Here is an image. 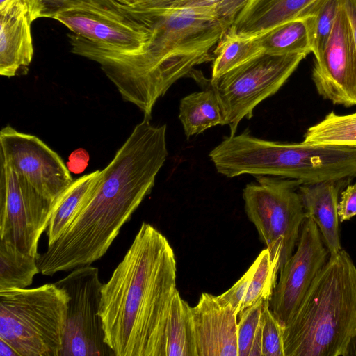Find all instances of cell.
Returning a JSON list of instances; mask_svg holds the SVG:
<instances>
[{
	"label": "cell",
	"mask_w": 356,
	"mask_h": 356,
	"mask_svg": "<svg viewBox=\"0 0 356 356\" xmlns=\"http://www.w3.org/2000/svg\"><path fill=\"white\" fill-rule=\"evenodd\" d=\"M0 160L13 168L26 197L50 207L74 181L56 152L37 136L10 125L0 131Z\"/></svg>",
	"instance_id": "30bf717a"
},
{
	"label": "cell",
	"mask_w": 356,
	"mask_h": 356,
	"mask_svg": "<svg viewBox=\"0 0 356 356\" xmlns=\"http://www.w3.org/2000/svg\"><path fill=\"white\" fill-rule=\"evenodd\" d=\"M113 1L150 29L145 49L135 55L115 54L71 34L72 51L99 64L122 99L151 118L156 102L174 83L213 60L211 51L232 24L212 8L166 9Z\"/></svg>",
	"instance_id": "6da1fadb"
},
{
	"label": "cell",
	"mask_w": 356,
	"mask_h": 356,
	"mask_svg": "<svg viewBox=\"0 0 356 356\" xmlns=\"http://www.w3.org/2000/svg\"><path fill=\"white\" fill-rule=\"evenodd\" d=\"M330 257L314 221L306 216L296 249L280 270L270 309L284 327Z\"/></svg>",
	"instance_id": "7c38bea8"
},
{
	"label": "cell",
	"mask_w": 356,
	"mask_h": 356,
	"mask_svg": "<svg viewBox=\"0 0 356 356\" xmlns=\"http://www.w3.org/2000/svg\"><path fill=\"white\" fill-rule=\"evenodd\" d=\"M33 1L35 3L37 10H38V9L40 7L45 6L47 4H49L56 0H33Z\"/></svg>",
	"instance_id": "8d00e7d4"
},
{
	"label": "cell",
	"mask_w": 356,
	"mask_h": 356,
	"mask_svg": "<svg viewBox=\"0 0 356 356\" xmlns=\"http://www.w3.org/2000/svg\"><path fill=\"white\" fill-rule=\"evenodd\" d=\"M191 310L197 356H238V314L229 305L202 293Z\"/></svg>",
	"instance_id": "9a60e30c"
},
{
	"label": "cell",
	"mask_w": 356,
	"mask_h": 356,
	"mask_svg": "<svg viewBox=\"0 0 356 356\" xmlns=\"http://www.w3.org/2000/svg\"><path fill=\"white\" fill-rule=\"evenodd\" d=\"M339 5L340 0H316L303 13L312 19L314 60H318L322 56L332 31Z\"/></svg>",
	"instance_id": "4316f807"
},
{
	"label": "cell",
	"mask_w": 356,
	"mask_h": 356,
	"mask_svg": "<svg viewBox=\"0 0 356 356\" xmlns=\"http://www.w3.org/2000/svg\"><path fill=\"white\" fill-rule=\"evenodd\" d=\"M351 180L344 179L301 184L298 189L306 216L316 224L330 255L342 250L338 204L339 195Z\"/></svg>",
	"instance_id": "e0dca14e"
},
{
	"label": "cell",
	"mask_w": 356,
	"mask_h": 356,
	"mask_svg": "<svg viewBox=\"0 0 356 356\" xmlns=\"http://www.w3.org/2000/svg\"><path fill=\"white\" fill-rule=\"evenodd\" d=\"M166 125L144 117L62 235L37 258L44 275L90 265L107 252L124 224L150 193L168 156Z\"/></svg>",
	"instance_id": "7a4b0ae2"
},
{
	"label": "cell",
	"mask_w": 356,
	"mask_h": 356,
	"mask_svg": "<svg viewBox=\"0 0 356 356\" xmlns=\"http://www.w3.org/2000/svg\"><path fill=\"white\" fill-rule=\"evenodd\" d=\"M113 1H115L119 2L120 3L127 4V3H129L134 2L136 0H113Z\"/></svg>",
	"instance_id": "74e56055"
},
{
	"label": "cell",
	"mask_w": 356,
	"mask_h": 356,
	"mask_svg": "<svg viewBox=\"0 0 356 356\" xmlns=\"http://www.w3.org/2000/svg\"><path fill=\"white\" fill-rule=\"evenodd\" d=\"M264 302L245 309L238 316V356L250 355L253 342L261 329V316Z\"/></svg>",
	"instance_id": "f1b7e54d"
},
{
	"label": "cell",
	"mask_w": 356,
	"mask_h": 356,
	"mask_svg": "<svg viewBox=\"0 0 356 356\" xmlns=\"http://www.w3.org/2000/svg\"><path fill=\"white\" fill-rule=\"evenodd\" d=\"M166 356H197L191 307L175 292L166 328Z\"/></svg>",
	"instance_id": "603a6c76"
},
{
	"label": "cell",
	"mask_w": 356,
	"mask_h": 356,
	"mask_svg": "<svg viewBox=\"0 0 356 356\" xmlns=\"http://www.w3.org/2000/svg\"><path fill=\"white\" fill-rule=\"evenodd\" d=\"M101 172L102 170H97L74 179L56 200L47 228L48 246L58 239L72 216L88 200L100 179Z\"/></svg>",
	"instance_id": "d6986e66"
},
{
	"label": "cell",
	"mask_w": 356,
	"mask_h": 356,
	"mask_svg": "<svg viewBox=\"0 0 356 356\" xmlns=\"http://www.w3.org/2000/svg\"><path fill=\"white\" fill-rule=\"evenodd\" d=\"M253 271L251 265L245 274L227 291L218 296L222 302L229 305L238 315L245 298L248 285Z\"/></svg>",
	"instance_id": "4dcf8cb0"
},
{
	"label": "cell",
	"mask_w": 356,
	"mask_h": 356,
	"mask_svg": "<svg viewBox=\"0 0 356 356\" xmlns=\"http://www.w3.org/2000/svg\"><path fill=\"white\" fill-rule=\"evenodd\" d=\"M312 79L323 99L346 107L356 105V50L341 1L322 56L314 60Z\"/></svg>",
	"instance_id": "4fadbf2b"
},
{
	"label": "cell",
	"mask_w": 356,
	"mask_h": 356,
	"mask_svg": "<svg viewBox=\"0 0 356 356\" xmlns=\"http://www.w3.org/2000/svg\"><path fill=\"white\" fill-rule=\"evenodd\" d=\"M0 17V75H26L33 56L31 24L37 19L31 0H10Z\"/></svg>",
	"instance_id": "2e32d148"
},
{
	"label": "cell",
	"mask_w": 356,
	"mask_h": 356,
	"mask_svg": "<svg viewBox=\"0 0 356 356\" xmlns=\"http://www.w3.org/2000/svg\"><path fill=\"white\" fill-rule=\"evenodd\" d=\"M307 54L295 53L259 56L232 70L211 84L216 92L230 136L241 120L252 117L261 102L276 93Z\"/></svg>",
	"instance_id": "9c48e42d"
},
{
	"label": "cell",
	"mask_w": 356,
	"mask_h": 356,
	"mask_svg": "<svg viewBox=\"0 0 356 356\" xmlns=\"http://www.w3.org/2000/svg\"><path fill=\"white\" fill-rule=\"evenodd\" d=\"M270 301H266L261 316V356H284L283 327L270 309Z\"/></svg>",
	"instance_id": "f546056e"
},
{
	"label": "cell",
	"mask_w": 356,
	"mask_h": 356,
	"mask_svg": "<svg viewBox=\"0 0 356 356\" xmlns=\"http://www.w3.org/2000/svg\"><path fill=\"white\" fill-rule=\"evenodd\" d=\"M311 17L303 13L301 16L278 25L257 36L264 53L287 54L312 53Z\"/></svg>",
	"instance_id": "44dd1931"
},
{
	"label": "cell",
	"mask_w": 356,
	"mask_h": 356,
	"mask_svg": "<svg viewBox=\"0 0 356 356\" xmlns=\"http://www.w3.org/2000/svg\"><path fill=\"white\" fill-rule=\"evenodd\" d=\"M69 297L54 284L0 291V339L19 356H60Z\"/></svg>",
	"instance_id": "8992f818"
},
{
	"label": "cell",
	"mask_w": 356,
	"mask_h": 356,
	"mask_svg": "<svg viewBox=\"0 0 356 356\" xmlns=\"http://www.w3.org/2000/svg\"><path fill=\"white\" fill-rule=\"evenodd\" d=\"M39 273L36 258L0 241V291L26 288Z\"/></svg>",
	"instance_id": "cb8c5ba5"
},
{
	"label": "cell",
	"mask_w": 356,
	"mask_h": 356,
	"mask_svg": "<svg viewBox=\"0 0 356 356\" xmlns=\"http://www.w3.org/2000/svg\"><path fill=\"white\" fill-rule=\"evenodd\" d=\"M10 0H0V8H3Z\"/></svg>",
	"instance_id": "f35d334b"
},
{
	"label": "cell",
	"mask_w": 356,
	"mask_h": 356,
	"mask_svg": "<svg viewBox=\"0 0 356 356\" xmlns=\"http://www.w3.org/2000/svg\"><path fill=\"white\" fill-rule=\"evenodd\" d=\"M55 284L69 297L60 356L115 355L105 341L99 314L103 284L98 269L76 268Z\"/></svg>",
	"instance_id": "8fae6325"
},
{
	"label": "cell",
	"mask_w": 356,
	"mask_h": 356,
	"mask_svg": "<svg viewBox=\"0 0 356 356\" xmlns=\"http://www.w3.org/2000/svg\"><path fill=\"white\" fill-rule=\"evenodd\" d=\"M145 6L166 9L216 10L225 20L234 22L236 15L248 0H136Z\"/></svg>",
	"instance_id": "83f0119b"
},
{
	"label": "cell",
	"mask_w": 356,
	"mask_h": 356,
	"mask_svg": "<svg viewBox=\"0 0 356 356\" xmlns=\"http://www.w3.org/2000/svg\"><path fill=\"white\" fill-rule=\"evenodd\" d=\"M177 263L167 238L143 222L102 288L105 341L116 356H166V328Z\"/></svg>",
	"instance_id": "3957f363"
},
{
	"label": "cell",
	"mask_w": 356,
	"mask_h": 356,
	"mask_svg": "<svg viewBox=\"0 0 356 356\" xmlns=\"http://www.w3.org/2000/svg\"><path fill=\"white\" fill-rule=\"evenodd\" d=\"M179 118L187 138L206 129L224 125L225 117L220 100L209 81V86L181 99Z\"/></svg>",
	"instance_id": "ffe728a7"
},
{
	"label": "cell",
	"mask_w": 356,
	"mask_h": 356,
	"mask_svg": "<svg viewBox=\"0 0 356 356\" xmlns=\"http://www.w3.org/2000/svg\"><path fill=\"white\" fill-rule=\"evenodd\" d=\"M340 222L356 216V184H349L340 194L338 204Z\"/></svg>",
	"instance_id": "1f68e13d"
},
{
	"label": "cell",
	"mask_w": 356,
	"mask_h": 356,
	"mask_svg": "<svg viewBox=\"0 0 356 356\" xmlns=\"http://www.w3.org/2000/svg\"><path fill=\"white\" fill-rule=\"evenodd\" d=\"M356 332V266L343 249L330 255L283 327L284 356H343Z\"/></svg>",
	"instance_id": "277c9868"
},
{
	"label": "cell",
	"mask_w": 356,
	"mask_h": 356,
	"mask_svg": "<svg viewBox=\"0 0 356 356\" xmlns=\"http://www.w3.org/2000/svg\"><path fill=\"white\" fill-rule=\"evenodd\" d=\"M350 22L356 50V0H340Z\"/></svg>",
	"instance_id": "836d02e7"
},
{
	"label": "cell",
	"mask_w": 356,
	"mask_h": 356,
	"mask_svg": "<svg viewBox=\"0 0 356 356\" xmlns=\"http://www.w3.org/2000/svg\"><path fill=\"white\" fill-rule=\"evenodd\" d=\"M0 356H19L14 348L5 341L0 339Z\"/></svg>",
	"instance_id": "d590c367"
},
{
	"label": "cell",
	"mask_w": 356,
	"mask_h": 356,
	"mask_svg": "<svg viewBox=\"0 0 356 356\" xmlns=\"http://www.w3.org/2000/svg\"><path fill=\"white\" fill-rule=\"evenodd\" d=\"M343 356H356V332L350 338Z\"/></svg>",
	"instance_id": "e575fe53"
},
{
	"label": "cell",
	"mask_w": 356,
	"mask_h": 356,
	"mask_svg": "<svg viewBox=\"0 0 356 356\" xmlns=\"http://www.w3.org/2000/svg\"><path fill=\"white\" fill-rule=\"evenodd\" d=\"M300 181L266 175L246 185L245 211L280 270L291 257L306 213L298 193Z\"/></svg>",
	"instance_id": "52a82bcc"
},
{
	"label": "cell",
	"mask_w": 356,
	"mask_h": 356,
	"mask_svg": "<svg viewBox=\"0 0 356 356\" xmlns=\"http://www.w3.org/2000/svg\"><path fill=\"white\" fill-rule=\"evenodd\" d=\"M252 265L253 271L241 312L254 305L270 300L280 272L279 263L272 259L266 248L261 250Z\"/></svg>",
	"instance_id": "484cf974"
},
{
	"label": "cell",
	"mask_w": 356,
	"mask_h": 356,
	"mask_svg": "<svg viewBox=\"0 0 356 356\" xmlns=\"http://www.w3.org/2000/svg\"><path fill=\"white\" fill-rule=\"evenodd\" d=\"M49 216V209L23 195L14 170L0 160V241L37 259Z\"/></svg>",
	"instance_id": "5bb4252c"
},
{
	"label": "cell",
	"mask_w": 356,
	"mask_h": 356,
	"mask_svg": "<svg viewBox=\"0 0 356 356\" xmlns=\"http://www.w3.org/2000/svg\"><path fill=\"white\" fill-rule=\"evenodd\" d=\"M47 17L65 25L74 34L106 51L124 55L142 53L150 29L112 0H58Z\"/></svg>",
	"instance_id": "ba28073f"
},
{
	"label": "cell",
	"mask_w": 356,
	"mask_h": 356,
	"mask_svg": "<svg viewBox=\"0 0 356 356\" xmlns=\"http://www.w3.org/2000/svg\"><path fill=\"white\" fill-rule=\"evenodd\" d=\"M209 157L217 171L227 177L273 176L302 184L356 177L355 147L270 141L256 138L248 130L226 138Z\"/></svg>",
	"instance_id": "5b68a950"
},
{
	"label": "cell",
	"mask_w": 356,
	"mask_h": 356,
	"mask_svg": "<svg viewBox=\"0 0 356 356\" xmlns=\"http://www.w3.org/2000/svg\"><path fill=\"white\" fill-rule=\"evenodd\" d=\"M261 53L257 37L239 34L229 27L214 49L211 81L218 79Z\"/></svg>",
	"instance_id": "7402d4cb"
},
{
	"label": "cell",
	"mask_w": 356,
	"mask_h": 356,
	"mask_svg": "<svg viewBox=\"0 0 356 356\" xmlns=\"http://www.w3.org/2000/svg\"><path fill=\"white\" fill-rule=\"evenodd\" d=\"M303 138L302 142L307 143L356 148V112L338 115L332 111L321 121L309 127Z\"/></svg>",
	"instance_id": "d4e9b609"
},
{
	"label": "cell",
	"mask_w": 356,
	"mask_h": 356,
	"mask_svg": "<svg viewBox=\"0 0 356 356\" xmlns=\"http://www.w3.org/2000/svg\"><path fill=\"white\" fill-rule=\"evenodd\" d=\"M88 159L89 157L87 152L79 149L72 152L70 156L67 165L69 168L74 172H81L88 165Z\"/></svg>",
	"instance_id": "d6a6232c"
},
{
	"label": "cell",
	"mask_w": 356,
	"mask_h": 356,
	"mask_svg": "<svg viewBox=\"0 0 356 356\" xmlns=\"http://www.w3.org/2000/svg\"><path fill=\"white\" fill-rule=\"evenodd\" d=\"M316 0H248L230 28L248 37L259 36L299 17Z\"/></svg>",
	"instance_id": "ac0fdd59"
}]
</instances>
